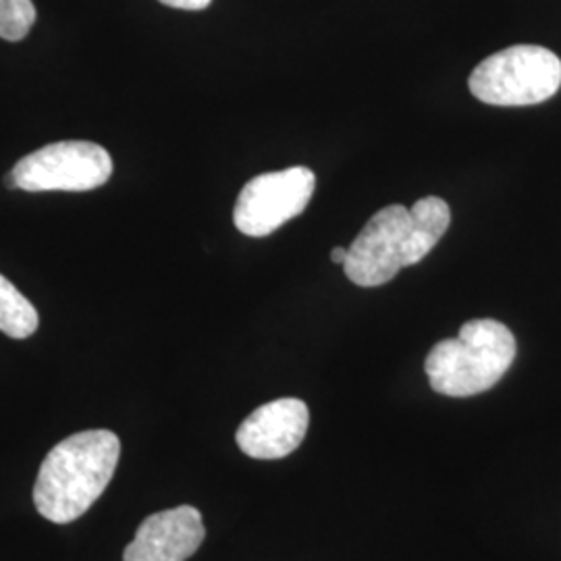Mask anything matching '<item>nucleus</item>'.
<instances>
[{"mask_svg":"<svg viewBox=\"0 0 561 561\" xmlns=\"http://www.w3.org/2000/svg\"><path fill=\"white\" fill-rule=\"evenodd\" d=\"M451 222L449 204L426 196L412 208L391 204L364 225L347 248L345 277L360 287H379L401 268L419 264L439 243Z\"/></svg>","mask_w":561,"mask_h":561,"instance_id":"1","label":"nucleus"},{"mask_svg":"<svg viewBox=\"0 0 561 561\" xmlns=\"http://www.w3.org/2000/svg\"><path fill=\"white\" fill-rule=\"evenodd\" d=\"M119 437L111 431H81L44 458L34 486V505L46 520L69 524L101 500L119 463Z\"/></svg>","mask_w":561,"mask_h":561,"instance_id":"2","label":"nucleus"},{"mask_svg":"<svg viewBox=\"0 0 561 561\" xmlns=\"http://www.w3.org/2000/svg\"><path fill=\"white\" fill-rule=\"evenodd\" d=\"M516 358V340L502 322H466L456 340L428 352L424 370L431 387L447 398H472L502 381Z\"/></svg>","mask_w":561,"mask_h":561,"instance_id":"3","label":"nucleus"},{"mask_svg":"<svg viewBox=\"0 0 561 561\" xmlns=\"http://www.w3.org/2000/svg\"><path fill=\"white\" fill-rule=\"evenodd\" d=\"M470 92L493 106H530L549 101L561 85V60L535 44L510 46L472 71Z\"/></svg>","mask_w":561,"mask_h":561,"instance_id":"4","label":"nucleus"},{"mask_svg":"<svg viewBox=\"0 0 561 561\" xmlns=\"http://www.w3.org/2000/svg\"><path fill=\"white\" fill-rule=\"evenodd\" d=\"M113 175V159L94 141H55L23 157L11 175L9 187L23 192H90Z\"/></svg>","mask_w":561,"mask_h":561,"instance_id":"5","label":"nucleus"},{"mask_svg":"<svg viewBox=\"0 0 561 561\" xmlns=\"http://www.w3.org/2000/svg\"><path fill=\"white\" fill-rule=\"evenodd\" d=\"M317 175L308 167H289L248 181L233 208V222L243 236L266 238L300 217L314 194Z\"/></svg>","mask_w":561,"mask_h":561,"instance_id":"6","label":"nucleus"},{"mask_svg":"<svg viewBox=\"0 0 561 561\" xmlns=\"http://www.w3.org/2000/svg\"><path fill=\"white\" fill-rule=\"evenodd\" d=\"M310 424L308 405L298 398H280L256 408L241 422L236 442L254 460H280L300 447Z\"/></svg>","mask_w":561,"mask_h":561,"instance_id":"7","label":"nucleus"},{"mask_svg":"<svg viewBox=\"0 0 561 561\" xmlns=\"http://www.w3.org/2000/svg\"><path fill=\"white\" fill-rule=\"evenodd\" d=\"M206 537L202 514L192 505L162 510L141 522L123 561H187Z\"/></svg>","mask_w":561,"mask_h":561,"instance_id":"8","label":"nucleus"},{"mask_svg":"<svg viewBox=\"0 0 561 561\" xmlns=\"http://www.w3.org/2000/svg\"><path fill=\"white\" fill-rule=\"evenodd\" d=\"M38 312L20 289L0 275V331L13 340H27L38 331Z\"/></svg>","mask_w":561,"mask_h":561,"instance_id":"9","label":"nucleus"},{"mask_svg":"<svg viewBox=\"0 0 561 561\" xmlns=\"http://www.w3.org/2000/svg\"><path fill=\"white\" fill-rule=\"evenodd\" d=\"M36 23V7L32 0H0V38L20 42Z\"/></svg>","mask_w":561,"mask_h":561,"instance_id":"10","label":"nucleus"},{"mask_svg":"<svg viewBox=\"0 0 561 561\" xmlns=\"http://www.w3.org/2000/svg\"><path fill=\"white\" fill-rule=\"evenodd\" d=\"M161 2L167 7H173V9H183V11H202L213 0H161Z\"/></svg>","mask_w":561,"mask_h":561,"instance_id":"11","label":"nucleus"},{"mask_svg":"<svg viewBox=\"0 0 561 561\" xmlns=\"http://www.w3.org/2000/svg\"><path fill=\"white\" fill-rule=\"evenodd\" d=\"M331 261L343 266L345 261H347V248H335V250L331 252Z\"/></svg>","mask_w":561,"mask_h":561,"instance_id":"12","label":"nucleus"}]
</instances>
